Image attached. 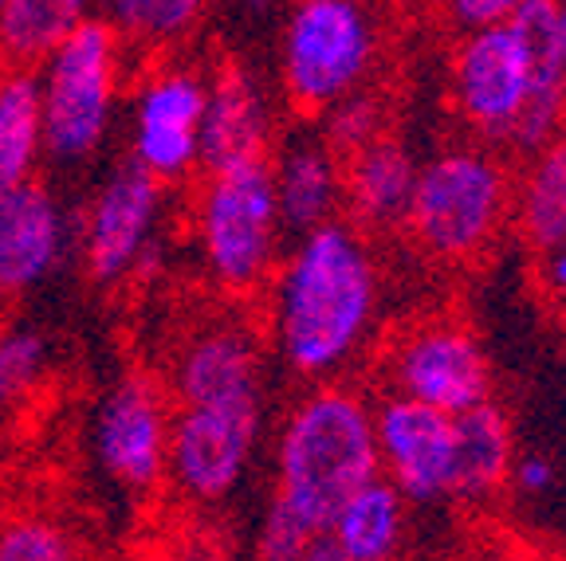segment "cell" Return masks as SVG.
<instances>
[{
  "label": "cell",
  "mask_w": 566,
  "mask_h": 561,
  "mask_svg": "<svg viewBox=\"0 0 566 561\" xmlns=\"http://www.w3.org/2000/svg\"><path fill=\"white\" fill-rule=\"evenodd\" d=\"M275 169V197H280V220L283 229L295 236L323 229L338 220L343 204V161L331 154L323 138H300L280 158L272 161Z\"/></svg>",
  "instance_id": "obj_18"
},
{
  "label": "cell",
  "mask_w": 566,
  "mask_h": 561,
  "mask_svg": "<svg viewBox=\"0 0 566 561\" xmlns=\"http://www.w3.org/2000/svg\"><path fill=\"white\" fill-rule=\"evenodd\" d=\"M441 4L460 32H476V28L507 24L523 0H441Z\"/></svg>",
  "instance_id": "obj_29"
},
{
  "label": "cell",
  "mask_w": 566,
  "mask_h": 561,
  "mask_svg": "<svg viewBox=\"0 0 566 561\" xmlns=\"http://www.w3.org/2000/svg\"><path fill=\"white\" fill-rule=\"evenodd\" d=\"M374 432L381 475L409 502L449 499L457 459V421L449 413L386 389L374 401Z\"/></svg>",
  "instance_id": "obj_12"
},
{
  "label": "cell",
  "mask_w": 566,
  "mask_h": 561,
  "mask_svg": "<svg viewBox=\"0 0 566 561\" xmlns=\"http://www.w3.org/2000/svg\"><path fill=\"white\" fill-rule=\"evenodd\" d=\"M48 366L44 334L28 326H4L0 330V409L24 401Z\"/></svg>",
  "instance_id": "obj_27"
},
{
  "label": "cell",
  "mask_w": 566,
  "mask_h": 561,
  "mask_svg": "<svg viewBox=\"0 0 566 561\" xmlns=\"http://www.w3.org/2000/svg\"><path fill=\"white\" fill-rule=\"evenodd\" d=\"M318 530H311L287 502H280L272 495L264 518H260L256 534V561H295L311 542H318Z\"/></svg>",
  "instance_id": "obj_28"
},
{
  "label": "cell",
  "mask_w": 566,
  "mask_h": 561,
  "mask_svg": "<svg viewBox=\"0 0 566 561\" xmlns=\"http://www.w3.org/2000/svg\"><path fill=\"white\" fill-rule=\"evenodd\" d=\"M44 154L40 75L0 63V201L28 184Z\"/></svg>",
  "instance_id": "obj_22"
},
{
  "label": "cell",
  "mask_w": 566,
  "mask_h": 561,
  "mask_svg": "<svg viewBox=\"0 0 566 561\" xmlns=\"http://www.w3.org/2000/svg\"><path fill=\"white\" fill-rule=\"evenodd\" d=\"M378 475V432L366 393L346 381H311L283 416L272 495L327 534L335 510Z\"/></svg>",
  "instance_id": "obj_2"
},
{
  "label": "cell",
  "mask_w": 566,
  "mask_h": 561,
  "mask_svg": "<svg viewBox=\"0 0 566 561\" xmlns=\"http://www.w3.org/2000/svg\"><path fill=\"white\" fill-rule=\"evenodd\" d=\"M91 0H0V63L40 67L87 20Z\"/></svg>",
  "instance_id": "obj_23"
},
{
  "label": "cell",
  "mask_w": 566,
  "mask_h": 561,
  "mask_svg": "<svg viewBox=\"0 0 566 561\" xmlns=\"http://www.w3.org/2000/svg\"><path fill=\"white\" fill-rule=\"evenodd\" d=\"M295 561H350V558H346V553L338 550V546L331 542L327 534H323V538H318V542H311L307 550H303Z\"/></svg>",
  "instance_id": "obj_33"
},
{
  "label": "cell",
  "mask_w": 566,
  "mask_h": 561,
  "mask_svg": "<svg viewBox=\"0 0 566 561\" xmlns=\"http://www.w3.org/2000/svg\"><path fill=\"white\" fill-rule=\"evenodd\" d=\"M378 32L363 0H300L283 28V91L300 115H327L370 75Z\"/></svg>",
  "instance_id": "obj_6"
},
{
  "label": "cell",
  "mask_w": 566,
  "mask_h": 561,
  "mask_svg": "<svg viewBox=\"0 0 566 561\" xmlns=\"http://www.w3.org/2000/svg\"><path fill=\"white\" fill-rule=\"evenodd\" d=\"M174 396L166 381L146 373L123 378L98 409L95 452L111 479L130 495H150L166 483Z\"/></svg>",
  "instance_id": "obj_10"
},
{
  "label": "cell",
  "mask_w": 566,
  "mask_h": 561,
  "mask_svg": "<svg viewBox=\"0 0 566 561\" xmlns=\"http://www.w3.org/2000/svg\"><path fill=\"white\" fill-rule=\"evenodd\" d=\"M381 134H386V110H381V98L358 87L354 95L338 98L327 115H323V134H318V138L327 141L331 154H335L338 161H346L363 146L378 141Z\"/></svg>",
  "instance_id": "obj_26"
},
{
  "label": "cell",
  "mask_w": 566,
  "mask_h": 561,
  "mask_svg": "<svg viewBox=\"0 0 566 561\" xmlns=\"http://www.w3.org/2000/svg\"><path fill=\"white\" fill-rule=\"evenodd\" d=\"M515 169L492 146H449L417 166L401 236L441 267H472L512 229Z\"/></svg>",
  "instance_id": "obj_3"
},
{
  "label": "cell",
  "mask_w": 566,
  "mask_h": 561,
  "mask_svg": "<svg viewBox=\"0 0 566 561\" xmlns=\"http://www.w3.org/2000/svg\"><path fill=\"white\" fill-rule=\"evenodd\" d=\"M161 197H166V184L138 158H126L98 184L95 201L71 216V236H80L83 272L95 287H115L130 279L138 255L154 240Z\"/></svg>",
  "instance_id": "obj_9"
},
{
  "label": "cell",
  "mask_w": 566,
  "mask_h": 561,
  "mask_svg": "<svg viewBox=\"0 0 566 561\" xmlns=\"http://www.w3.org/2000/svg\"><path fill=\"white\" fill-rule=\"evenodd\" d=\"M0 561H87L75 530L52 510H0Z\"/></svg>",
  "instance_id": "obj_24"
},
{
  "label": "cell",
  "mask_w": 566,
  "mask_h": 561,
  "mask_svg": "<svg viewBox=\"0 0 566 561\" xmlns=\"http://www.w3.org/2000/svg\"><path fill=\"white\" fill-rule=\"evenodd\" d=\"M111 24L123 32V40L146 47H169L186 40L201 24L209 0H106Z\"/></svg>",
  "instance_id": "obj_25"
},
{
  "label": "cell",
  "mask_w": 566,
  "mask_h": 561,
  "mask_svg": "<svg viewBox=\"0 0 566 561\" xmlns=\"http://www.w3.org/2000/svg\"><path fill=\"white\" fill-rule=\"evenodd\" d=\"M457 421V459H452V491L449 499L484 502L512 483L515 467V432L504 404L488 396L484 404Z\"/></svg>",
  "instance_id": "obj_19"
},
{
  "label": "cell",
  "mask_w": 566,
  "mask_h": 561,
  "mask_svg": "<svg viewBox=\"0 0 566 561\" xmlns=\"http://www.w3.org/2000/svg\"><path fill=\"white\" fill-rule=\"evenodd\" d=\"M205 103H209V83L193 71H158L142 83L130 158H138L161 184L197 173Z\"/></svg>",
  "instance_id": "obj_14"
},
{
  "label": "cell",
  "mask_w": 566,
  "mask_h": 561,
  "mask_svg": "<svg viewBox=\"0 0 566 561\" xmlns=\"http://www.w3.org/2000/svg\"><path fill=\"white\" fill-rule=\"evenodd\" d=\"M264 404H174L166 479L197 507L224 502L248 475Z\"/></svg>",
  "instance_id": "obj_8"
},
{
  "label": "cell",
  "mask_w": 566,
  "mask_h": 561,
  "mask_svg": "<svg viewBox=\"0 0 566 561\" xmlns=\"http://www.w3.org/2000/svg\"><path fill=\"white\" fill-rule=\"evenodd\" d=\"M563 63H566V0H563Z\"/></svg>",
  "instance_id": "obj_37"
},
{
  "label": "cell",
  "mask_w": 566,
  "mask_h": 561,
  "mask_svg": "<svg viewBox=\"0 0 566 561\" xmlns=\"http://www.w3.org/2000/svg\"><path fill=\"white\" fill-rule=\"evenodd\" d=\"M539 260V287L543 295H563L566 290V247H555L547 255H535Z\"/></svg>",
  "instance_id": "obj_31"
},
{
  "label": "cell",
  "mask_w": 566,
  "mask_h": 561,
  "mask_svg": "<svg viewBox=\"0 0 566 561\" xmlns=\"http://www.w3.org/2000/svg\"><path fill=\"white\" fill-rule=\"evenodd\" d=\"M547 303H551V310H555V318H558V322L566 326V290H563V295H551Z\"/></svg>",
  "instance_id": "obj_34"
},
{
  "label": "cell",
  "mask_w": 566,
  "mask_h": 561,
  "mask_svg": "<svg viewBox=\"0 0 566 561\" xmlns=\"http://www.w3.org/2000/svg\"><path fill=\"white\" fill-rule=\"evenodd\" d=\"M197 244L224 295H260L280 267V197L272 158L201 173Z\"/></svg>",
  "instance_id": "obj_4"
},
{
  "label": "cell",
  "mask_w": 566,
  "mask_h": 561,
  "mask_svg": "<svg viewBox=\"0 0 566 561\" xmlns=\"http://www.w3.org/2000/svg\"><path fill=\"white\" fill-rule=\"evenodd\" d=\"M512 229L531 255L566 247V130L515 173Z\"/></svg>",
  "instance_id": "obj_20"
},
{
  "label": "cell",
  "mask_w": 566,
  "mask_h": 561,
  "mask_svg": "<svg viewBox=\"0 0 566 561\" xmlns=\"http://www.w3.org/2000/svg\"><path fill=\"white\" fill-rule=\"evenodd\" d=\"M248 9H256V12H268V9H272V0H248Z\"/></svg>",
  "instance_id": "obj_36"
},
{
  "label": "cell",
  "mask_w": 566,
  "mask_h": 561,
  "mask_svg": "<svg viewBox=\"0 0 566 561\" xmlns=\"http://www.w3.org/2000/svg\"><path fill=\"white\" fill-rule=\"evenodd\" d=\"M71 220L44 181L20 184L0 201V303H17L60 267Z\"/></svg>",
  "instance_id": "obj_15"
},
{
  "label": "cell",
  "mask_w": 566,
  "mask_h": 561,
  "mask_svg": "<svg viewBox=\"0 0 566 561\" xmlns=\"http://www.w3.org/2000/svg\"><path fill=\"white\" fill-rule=\"evenodd\" d=\"M378 264L350 220L300 236L272 275V338L295 378L335 381L378 322Z\"/></svg>",
  "instance_id": "obj_1"
},
{
  "label": "cell",
  "mask_w": 566,
  "mask_h": 561,
  "mask_svg": "<svg viewBox=\"0 0 566 561\" xmlns=\"http://www.w3.org/2000/svg\"><path fill=\"white\" fill-rule=\"evenodd\" d=\"M123 44L111 20L87 17L35 67L48 158L83 161L103 146L123 83Z\"/></svg>",
  "instance_id": "obj_5"
},
{
  "label": "cell",
  "mask_w": 566,
  "mask_h": 561,
  "mask_svg": "<svg viewBox=\"0 0 566 561\" xmlns=\"http://www.w3.org/2000/svg\"><path fill=\"white\" fill-rule=\"evenodd\" d=\"M555 464L547 456H520L512 467V483L523 495H547L555 487Z\"/></svg>",
  "instance_id": "obj_30"
},
{
  "label": "cell",
  "mask_w": 566,
  "mask_h": 561,
  "mask_svg": "<svg viewBox=\"0 0 566 561\" xmlns=\"http://www.w3.org/2000/svg\"><path fill=\"white\" fill-rule=\"evenodd\" d=\"M469 561H539V558L527 553V550H520V546L500 542V546H484V550H476Z\"/></svg>",
  "instance_id": "obj_32"
},
{
  "label": "cell",
  "mask_w": 566,
  "mask_h": 561,
  "mask_svg": "<svg viewBox=\"0 0 566 561\" xmlns=\"http://www.w3.org/2000/svg\"><path fill=\"white\" fill-rule=\"evenodd\" d=\"M531 87V60L512 24L464 32L452 55V103L480 138L504 146Z\"/></svg>",
  "instance_id": "obj_11"
},
{
  "label": "cell",
  "mask_w": 566,
  "mask_h": 561,
  "mask_svg": "<svg viewBox=\"0 0 566 561\" xmlns=\"http://www.w3.org/2000/svg\"><path fill=\"white\" fill-rule=\"evenodd\" d=\"M161 561H205L201 553H189V550H181V553H166Z\"/></svg>",
  "instance_id": "obj_35"
},
{
  "label": "cell",
  "mask_w": 566,
  "mask_h": 561,
  "mask_svg": "<svg viewBox=\"0 0 566 561\" xmlns=\"http://www.w3.org/2000/svg\"><path fill=\"white\" fill-rule=\"evenodd\" d=\"M406 495L378 475L335 510L327 538L350 561H394L406 542Z\"/></svg>",
  "instance_id": "obj_21"
},
{
  "label": "cell",
  "mask_w": 566,
  "mask_h": 561,
  "mask_svg": "<svg viewBox=\"0 0 566 561\" xmlns=\"http://www.w3.org/2000/svg\"><path fill=\"white\" fill-rule=\"evenodd\" d=\"M272 158V115L256 75L240 63H224L209 83L201 118V158L197 173Z\"/></svg>",
  "instance_id": "obj_16"
},
{
  "label": "cell",
  "mask_w": 566,
  "mask_h": 561,
  "mask_svg": "<svg viewBox=\"0 0 566 561\" xmlns=\"http://www.w3.org/2000/svg\"><path fill=\"white\" fill-rule=\"evenodd\" d=\"M389 393L413 396L460 416L492 396V366L469 322L449 315L417 318L394 334L381 353Z\"/></svg>",
  "instance_id": "obj_7"
},
{
  "label": "cell",
  "mask_w": 566,
  "mask_h": 561,
  "mask_svg": "<svg viewBox=\"0 0 566 561\" xmlns=\"http://www.w3.org/2000/svg\"><path fill=\"white\" fill-rule=\"evenodd\" d=\"M417 184V161L394 134L363 146L343 161V204L346 220L370 236H389L406 229L409 201Z\"/></svg>",
  "instance_id": "obj_17"
},
{
  "label": "cell",
  "mask_w": 566,
  "mask_h": 561,
  "mask_svg": "<svg viewBox=\"0 0 566 561\" xmlns=\"http://www.w3.org/2000/svg\"><path fill=\"white\" fill-rule=\"evenodd\" d=\"M174 404H264V350L248 322L212 318L181 338L169 358Z\"/></svg>",
  "instance_id": "obj_13"
}]
</instances>
